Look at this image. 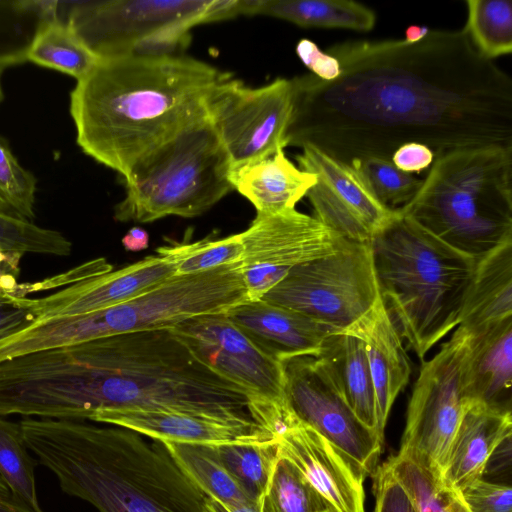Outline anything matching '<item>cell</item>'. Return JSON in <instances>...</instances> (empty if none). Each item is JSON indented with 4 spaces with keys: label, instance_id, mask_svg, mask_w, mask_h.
Returning <instances> with one entry per match:
<instances>
[{
    "label": "cell",
    "instance_id": "6da1fadb",
    "mask_svg": "<svg viewBox=\"0 0 512 512\" xmlns=\"http://www.w3.org/2000/svg\"><path fill=\"white\" fill-rule=\"evenodd\" d=\"M340 75L293 78L287 146H313L352 163L391 160L405 143L435 156L512 146V80L482 57L464 30H430L420 41H346L328 48Z\"/></svg>",
    "mask_w": 512,
    "mask_h": 512
},
{
    "label": "cell",
    "instance_id": "c3c4849f",
    "mask_svg": "<svg viewBox=\"0 0 512 512\" xmlns=\"http://www.w3.org/2000/svg\"><path fill=\"white\" fill-rule=\"evenodd\" d=\"M20 259L6 262L0 266V293L13 295L18 284Z\"/></svg>",
    "mask_w": 512,
    "mask_h": 512
},
{
    "label": "cell",
    "instance_id": "4fadbf2b",
    "mask_svg": "<svg viewBox=\"0 0 512 512\" xmlns=\"http://www.w3.org/2000/svg\"><path fill=\"white\" fill-rule=\"evenodd\" d=\"M170 330L199 362L246 391L267 427L289 409L283 363L260 349L225 313L194 317Z\"/></svg>",
    "mask_w": 512,
    "mask_h": 512
},
{
    "label": "cell",
    "instance_id": "603a6c76",
    "mask_svg": "<svg viewBox=\"0 0 512 512\" xmlns=\"http://www.w3.org/2000/svg\"><path fill=\"white\" fill-rule=\"evenodd\" d=\"M509 436L512 412L471 402L453 438L442 480L460 492L483 479L490 456Z\"/></svg>",
    "mask_w": 512,
    "mask_h": 512
},
{
    "label": "cell",
    "instance_id": "484cf974",
    "mask_svg": "<svg viewBox=\"0 0 512 512\" xmlns=\"http://www.w3.org/2000/svg\"><path fill=\"white\" fill-rule=\"evenodd\" d=\"M316 357L326 364L357 418L377 432L375 392L364 342L351 333L335 332Z\"/></svg>",
    "mask_w": 512,
    "mask_h": 512
},
{
    "label": "cell",
    "instance_id": "836d02e7",
    "mask_svg": "<svg viewBox=\"0 0 512 512\" xmlns=\"http://www.w3.org/2000/svg\"><path fill=\"white\" fill-rule=\"evenodd\" d=\"M29 451L20 423L0 416V476L21 499L42 509L35 483L38 460Z\"/></svg>",
    "mask_w": 512,
    "mask_h": 512
},
{
    "label": "cell",
    "instance_id": "d6a6232c",
    "mask_svg": "<svg viewBox=\"0 0 512 512\" xmlns=\"http://www.w3.org/2000/svg\"><path fill=\"white\" fill-rule=\"evenodd\" d=\"M387 462L418 512H471L461 492L408 456L398 453L389 457Z\"/></svg>",
    "mask_w": 512,
    "mask_h": 512
},
{
    "label": "cell",
    "instance_id": "d6986e66",
    "mask_svg": "<svg viewBox=\"0 0 512 512\" xmlns=\"http://www.w3.org/2000/svg\"><path fill=\"white\" fill-rule=\"evenodd\" d=\"M92 422L135 431L159 442L198 445L256 444L278 440V435L253 419H224L204 415L143 410L98 413Z\"/></svg>",
    "mask_w": 512,
    "mask_h": 512
},
{
    "label": "cell",
    "instance_id": "44dd1931",
    "mask_svg": "<svg viewBox=\"0 0 512 512\" xmlns=\"http://www.w3.org/2000/svg\"><path fill=\"white\" fill-rule=\"evenodd\" d=\"M344 332L364 342L375 392L377 432L384 438L391 408L408 384L412 372L404 341L382 298Z\"/></svg>",
    "mask_w": 512,
    "mask_h": 512
},
{
    "label": "cell",
    "instance_id": "7c38bea8",
    "mask_svg": "<svg viewBox=\"0 0 512 512\" xmlns=\"http://www.w3.org/2000/svg\"><path fill=\"white\" fill-rule=\"evenodd\" d=\"M294 100L293 79L252 88L225 73L211 88L206 115L228 154L231 172L284 150Z\"/></svg>",
    "mask_w": 512,
    "mask_h": 512
},
{
    "label": "cell",
    "instance_id": "f6af8a7d",
    "mask_svg": "<svg viewBox=\"0 0 512 512\" xmlns=\"http://www.w3.org/2000/svg\"><path fill=\"white\" fill-rule=\"evenodd\" d=\"M248 300H259L274 288L289 271L262 265L242 266Z\"/></svg>",
    "mask_w": 512,
    "mask_h": 512
},
{
    "label": "cell",
    "instance_id": "cb8c5ba5",
    "mask_svg": "<svg viewBox=\"0 0 512 512\" xmlns=\"http://www.w3.org/2000/svg\"><path fill=\"white\" fill-rule=\"evenodd\" d=\"M234 190L247 198L257 215L295 208L315 184L316 177L296 167L284 150L231 172Z\"/></svg>",
    "mask_w": 512,
    "mask_h": 512
},
{
    "label": "cell",
    "instance_id": "d4e9b609",
    "mask_svg": "<svg viewBox=\"0 0 512 512\" xmlns=\"http://www.w3.org/2000/svg\"><path fill=\"white\" fill-rule=\"evenodd\" d=\"M512 316V241L476 262L458 326L473 331Z\"/></svg>",
    "mask_w": 512,
    "mask_h": 512
},
{
    "label": "cell",
    "instance_id": "e0dca14e",
    "mask_svg": "<svg viewBox=\"0 0 512 512\" xmlns=\"http://www.w3.org/2000/svg\"><path fill=\"white\" fill-rule=\"evenodd\" d=\"M239 234L243 246L242 266L262 265L287 271L332 254L345 240L314 216L295 208L257 215Z\"/></svg>",
    "mask_w": 512,
    "mask_h": 512
},
{
    "label": "cell",
    "instance_id": "9a60e30c",
    "mask_svg": "<svg viewBox=\"0 0 512 512\" xmlns=\"http://www.w3.org/2000/svg\"><path fill=\"white\" fill-rule=\"evenodd\" d=\"M295 158L298 168L316 177L306 194L314 217L345 240L370 243L394 216L395 210L378 200L356 166L310 145Z\"/></svg>",
    "mask_w": 512,
    "mask_h": 512
},
{
    "label": "cell",
    "instance_id": "e575fe53",
    "mask_svg": "<svg viewBox=\"0 0 512 512\" xmlns=\"http://www.w3.org/2000/svg\"><path fill=\"white\" fill-rule=\"evenodd\" d=\"M329 511L326 502L301 472L279 456L269 488L261 500L260 512Z\"/></svg>",
    "mask_w": 512,
    "mask_h": 512
},
{
    "label": "cell",
    "instance_id": "db71d44e",
    "mask_svg": "<svg viewBox=\"0 0 512 512\" xmlns=\"http://www.w3.org/2000/svg\"><path fill=\"white\" fill-rule=\"evenodd\" d=\"M329 512H331V511H329Z\"/></svg>",
    "mask_w": 512,
    "mask_h": 512
},
{
    "label": "cell",
    "instance_id": "f35d334b",
    "mask_svg": "<svg viewBox=\"0 0 512 512\" xmlns=\"http://www.w3.org/2000/svg\"><path fill=\"white\" fill-rule=\"evenodd\" d=\"M350 164L359 168L378 200L392 210L408 204L422 184L421 179L402 172L388 159L372 157Z\"/></svg>",
    "mask_w": 512,
    "mask_h": 512
},
{
    "label": "cell",
    "instance_id": "7402d4cb",
    "mask_svg": "<svg viewBox=\"0 0 512 512\" xmlns=\"http://www.w3.org/2000/svg\"><path fill=\"white\" fill-rule=\"evenodd\" d=\"M467 332L465 388L469 401L512 412V316Z\"/></svg>",
    "mask_w": 512,
    "mask_h": 512
},
{
    "label": "cell",
    "instance_id": "816d5d0a",
    "mask_svg": "<svg viewBox=\"0 0 512 512\" xmlns=\"http://www.w3.org/2000/svg\"><path fill=\"white\" fill-rule=\"evenodd\" d=\"M430 29L424 26L411 25L405 31L404 41L408 43H415L423 39Z\"/></svg>",
    "mask_w": 512,
    "mask_h": 512
},
{
    "label": "cell",
    "instance_id": "f5cc1de1",
    "mask_svg": "<svg viewBox=\"0 0 512 512\" xmlns=\"http://www.w3.org/2000/svg\"><path fill=\"white\" fill-rule=\"evenodd\" d=\"M22 258V255H19V254H9V253H6L4 252L1 248H0V266L6 262H9V261H12V260H17V259H20L21 260Z\"/></svg>",
    "mask_w": 512,
    "mask_h": 512
},
{
    "label": "cell",
    "instance_id": "3957f363",
    "mask_svg": "<svg viewBox=\"0 0 512 512\" xmlns=\"http://www.w3.org/2000/svg\"><path fill=\"white\" fill-rule=\"evenodd\" d=\"M224 74L183 55L99 59L71 92L77 144L125 177L143 155L206 116V97Z\"/></svg>",
    "mask_w": 512,
    "mask_h": 512
},
{
    "label": "cell",
    "instance_id": "b9f144b4",
    "mask_svg": "<svg viewBox=\"0 0 512 512\" xmlns=\"http://www.w3.org/2000/svg\"><path fill=\"white\" fill-rule=\"evenodd\" d=\"M113 270L112 265L105 258H97L68 270L57 276L43 279L35 283H18L15 289L17 297H27L29 293L52 290L62 286H69L86 279L108 273Z\"/></svg>",
    "mask_w": 512,
    "mask_h": 512
},
{
    "label": "cell",
    "instance_id": "ab89813d",
    "mask_svg": "<svg viewBox=\"0 0 512 512\" xmlns=\"http://www.w3.org/2000/svg\"><path fill=\"white\" fill-rule=\"evenodd\" d=\"M371 476L375 497L373 512H418L387 461L377 466Z\"/></svg>",
    "mask_w": 512,
    "mask_h": 512
},
{
    "label": "cell",
    "instance_id": "8fae6325",
    "mask_svg": "<svg viewBox=\"0 0 512 512\" xmlns=\"http://www.w3.org/2000/svg\"><path fill=\"white\" fill-rule=\"evenodd\" d=\"M467 342L468 332L458 326L440 350L422 362L398 452L440 479L455 433L471 403L465 388Z\"/></svg>",
    "mask_w": 512,
    "mask_h": 512
},
{
    "label": "cell",
    "instance_id": "7a4b0ae2",
    "mask_svg": "<svg viewBox=\"0 0 512 512\" xmlns=\"http://www.w3.org/2000/svg\"><path fill=\"white\" fill-rule=\"evenodd\" d=\"M25 389L41 418L92 421L105 411L143 410L259 421L249 394L199 362L170 329L36 352Z\"/></svg>",
    "mask_w": 512,
    "mask_h": 512
},
{
    "label": "cell",
    "instance_id": "ee69618b",
    "mask_svg": "<svg viewBox=\"0 0 512 512\" xmlns=\"http://www.w3.org/2000/svg\"><path fill=\"white\" fill-rule=\"evenodd\" d=\"M35 322L32 311L22 297L0 293V339L10 336Z\"/></svg>",
    "mask_w": 512,
    "mask_h": 512
},
{
    "label": "cell",
    "instance_id": "52a82bcc",
    "mask_svg": "<svg viewBox=\"0 0 512 512\" xmlns=\"http://www.w3.org/2000/svg\"><path fill=\"white\" fill-rule=\"evenodd\" d=\"M231 164L207 115L143 155L124 178L120 222L201 215L234 190Z\"/></svg>",
    "mask_w": 512,
    "mask_h": 512
},
{
    "label": "cell",
    "instance_id": "f907efd6",
    "mask_svg": "<svg viewBox=\"0 0 512 512\" xmlns=\"http://www.w3.org/2000/svg\"><path fill=\"white\" fill-rule=\"evenodd\" d=\"M206 512H260V503L229 506L207 497Z\"/></svg>",
    "mask_w": 512,
    "mask_h": 512
},
{
    "label": "cell",
    "instance_id": "277c9868",
    "mask_svg": "<svg viewBox=\"0 0 512 512\" xmlns=\"http://www.w3.org/2000/svg\"><path fill=\"white\" fill-rule=\"evenodd\" d=\"M19 423L28 449L61 490L99 512H206L207 496L159 441L87 421Z\"/></svg>",
    "mask_w": 512,
    "mask_h": 512
},
{
    "label": "cell",
    "instance_id": "8d00e7d4",
    "mask_svg": "<svg viewBox=\"0 0 512 512\" xmlns=\"http://www.w3.org/2000/svg\"><path fill=\"white\" fill-rule=\"evenodd\" d=\"M175 264L177 274H193L242 261L243 246L240 234L221 239H203L160 247Z\"/></svg>",
    "mask_w": 512,
    "mask_h": 512
},
{
    "label": "cell",
    "instance_id": "5b68a950",
    "mask_svg": "<svg viewBox=\"0 0 512 512\" xmlns=\"http://www.w3.org/2000/svg\"><path fill=\"white\" fill-rule=\"evenodd\" d=\"M370 243L382 301L403 341L423 362L459 325L477 260L398 210Z\"/></svg>",
    "mask_w": 512,
    "mask_h": 512
},
{
    "label": "cell",
    "instance_id": "60d3db41",
    "mask_svg": "<svg viewBox=\"0 0 512 512\" xmlns=\"http://www.w3.org/2000/svg\"><path fill=\"white\" fill-rule=\"evenodd\" d=\"M460 492L471 512H512L511 485L480 479Z\"/></svg>",
    "mask_w": 512,
    "mask_h": 512
},
{
    "label": "cell",
    "instance_id": "ffe728a7",
    "mask_svg": "<svg viewBox=\"0 0 512 512\" xmlns=\"http://www.w3.org/2000/svg\"><path fill=\"white\" fill-rule=\"evenodd\" d=\"M224 313L260 349L281 363L299 356H318L326 339L337 332L262 299L246 300Z\"/></svg>",
    "mask_w": 512,
    "mask_h": 512
},
{
    "label": "cell",
    "instance_id": "2e32d148",
    "mask_svg": "<svg viewBox=\"0 0 512 512\" xmlns=\"http://www.w3.org/2000/svg\"><path fill=\"white\" fill-rule=\"evenodd\" d=\"M158 252V251H157ZM177 275L165 254L147 256L133 264L69 285L40 298L23 297L35 322L87 314L145 294Z\"/></svg>",
    "mask_w": 512,
    "mask_h": 512
},
{
    "label": "cell",
    "instance_id": "8992f818",
    "mask_svg": "<svg viewBox=\"0 0 512 512\" xmlns=\"http://www.w3.org/2000/svg\"><path fill=\"white\" fill-rule=\"evenodd\" d=\"M397 210L452 248L484 257L512 241V146L435 156L414 198Z\"/></svg>",
    "mask_w": 512,
    "mask_h": 512
},
{
    "label": "cell",
    "instance_id": "30bf717a",
    "mask_svg": "<svg viewBox=\"0 0 512 512\" xmlns=\"http://www.w3.org/2000/svg\"><path fill=\"white\" fill-rule=\"evenodd\" d=\"M380 298L371 243L344 240L332 254L291 268L262 300L341 332Z\"/></svg>",
    "mask_w": 512,
    "mask_h": 512
},
{
    "label": "cell",
    "instance_id": "d590c367",
    "mask_svg": "<svg viewBox=\"0 0 512 512\" xmlns=\"http://www.w3.org/2000/svg\"><path fill=\"white\" fill-rule=\"evenodd\" d=\"M37 180L12 153L0 136V215L20 221L35 218Z\"/></svg>",
    "mask_w": 512,
    "mask_h": 512
},
{
    "label": "cell",
    "instance_id": "f1b7e54d",
    "mask_svg": "<svg viewBox=\"0 0 512 512\" xmlns=\"http://www.w3.org/2000/svg\"><path fill=\"white\" fill-rule=\"evenodd\" d=\"M170 455L210 499L239 506L256 502L216 457L211 445L161 442Z\"/></svg>",
    "mask_w": 512,
    "mask_h": 512
},
{
    "label": "cell",
    "instance_id": "ac0fdd59",
    "mask_svg": "<svg viewBox=\"0 0 512 512\" xmlns=\"http://www.w3.org/2000/svg\"><path fill=\"white\" fill-rule=\"evenodd\" d=\"M279 456L290 461L332 512H365L362 471L309 426L297 421L278 437Z\"/></svg>",
    "mask_w": 512,
    "mask_h": 512
},
{
    "label": "cell",
    "instance_id": "1f68e13d",
    "mask_svg": "<svg viewBox=\"0 0 512 512\" xmlns=\"http://www.w3.org/2000/svg\"><path fill=\"white\" fill-rule=\"evenodd\" d=\"M212 449L251 498L261 502L279 459L278 440L269 443L215 445Z\"/></svg>",
    "mask_w": 512,
    "mask_h": 512
},
{
    "label": "cell",
    "instance_id": "4dcf8cb0",
    "mask_svg": "<svg viewBox=\"0 0 512 512\" xmlns=\"http://www.w3.org/2000/svg\"><path fill=\"white\" fill-rule=\"evenodd\" d=\"M463 28L476 51L493 59L512 52V1L468 0Z\"/></svg>",
    "mask_w": 512,
    "mask_h": 512
},
{
    "label": "cell",
    "instance_id": "7dc6e473",
    "mask_svg": "<svg viewBox=\"0 0 512 512\" xmlns=\"http://www.w3.org/2000/svg\"><path fill=\"white\" fill-rule=\"evenodd\" d=\"M0 512H44L36 509L16 495L0 476Z\"/></svg>",
    "mask_w": 512,
    "mask_h": 512
},
{
    "label": "cell",
    "instance_id": "5bb4252c",
    "mask_svg": "<svg viewBox=\"0 0 512 512\" xmlns=\"http://www.w3.org/2000/svg\"><path fill=\"white\" fill-rule=\"evenodd\" d=\"M283 368L286 398L294 416L327 439L365 476L371 475L384 438L357 418L323 360L299 356L284 361Z\"/></svg>",
    "mask_w": 512,
    "mask_h": 512
},
{
    "label": "cell",
    "instance_id": "74e56055",
    "mask_svg": "<svg viewBox=\"0 0 512 512\" xmlns=\"http://www.w3.org/2000/svg\"><path fill=\"white\" fill-rule=\"evenodd\" d=\"M0 248L9 254L68 256L72 243L59 231L0 215Z\"/></svg>",
    "mask_w": 512,
    "mask_h": 512
},
{
    "label": "cell",
    "instance_id": "ba28073f",
    "mask_svg": "<svg viewBox=\"0 0 512 512\" xmlns=\"http://www.w3.org/2000/svg\"><path fill=\"white\" fill-rule=\"evenodd\" d=\"M241 262L177 274L129 301L103 310L46 320L40 338L47 349L153 330L171 329L202 315L224 313L248 300Z\"/></svg>",
    "mask_w": 512,
    "mask_h": 512
},
{
    "label": "cell",
    "instance_id": "bcb514c9",
    "mask_svg": "<svg viewBox=\"0 0 512 512\" xmlns=\"http://www.w3.org/2000/svg\"><path fill=\"white\" fill-rule=\"evenodd\" d=\"M435 159L434 152L426 145L416 142L398 147L391 157L396 168L405 173H420L429 168Z\"/></svg>",
    "mask_w": 512,
    "mask_h": 512
},
{
    "label": "cell",
    "instance_id": "681fc988",
    "mask_svg": "<svg viewBox=\"0 0 512 512\" xmlns=\"http://www.w3.org/2000/svg\"><path fill=\"white\" fill-rule=\"evenodd\" d=\"M122 245L127 251L139 252L148 248L149 234L141 227H132L122 238Z\"/></svg>",
    "mask_w": 512,
    "mask_h": 512
},
{
    "label": "cell",
    "instance_id": "83f0119b",
    "mask_svg": "<svg viewBox=\"0 0 512 512\" xmlns=\"http://www.w3.org/2000/svg\"><path fill=\"white\" fill-rule=\"evenodd\" d=\"M27 61L68 74L79 81L92 71L99 58L58 15L40 27L29 47Z\"/></svg>",
    "mask_w": 512,
    "mask_h": 512
},
{
    "label": "cell",
    "instance_id": "f546056e",
    "mask_svg": "<svg viewBox=\"0 0 512 512\" xmlns=\"http://www.w3.org/2000/svg\"><path fill=\"white\" fill-rule=\"evenodd\" d=\"M60 1H0V78L5 68L27 61L29 47ZM3 94L0 83V102Z\"/></svg>",
    "mask_w": 512,
    "mask_h": 512
},
{
    "label": "cell",
    "instance_id": "9c48e42d",
    "mask_svg": "<svg viewBox=\"0 0 512 512\" xmlns=\"http://www.w3.org/2000/svg\"><path fill=\"white\" fill-rule=\"evenodd\" d=\"M237 15L238 0L60 2V16L99 59L181 55L193 26Z\"/></svg>",
    "mask_w": 512,
    "mask_h": 512
},
{
    "label": "cell",
    "instance_id": "4316f807",
    "mask_svg": "<svg viewBox=\"0 0 512 512\" xmlns=\"http://www.w3.org/2000/svg\"><path fill=\"white\" fill-rule=\"evenodd\" d=\"M241 14L265 15L305 28L371 31L375 12L350 0H241Z\"/></svg>",
    "mask_w": 512,
    "mask_h": 512
},
{
    "label": "cell",
    "instance_id": "7bdbcfd3",
    "mask_svg": "<svg viewBox=\"0 0 512 512\" xmlns=\"http://www.w3.org/2000/svg\"><path fill=\"white\" fill-rule=\"evenodd\" d=\"M296 53L311 74L323 81H332L340 75L338 60L327 52L321 51L309 39L303 38L296 45Z\"/></svg>",
    "mask_w": 512,
    "mask_h": 512
}]
</instances>
